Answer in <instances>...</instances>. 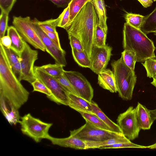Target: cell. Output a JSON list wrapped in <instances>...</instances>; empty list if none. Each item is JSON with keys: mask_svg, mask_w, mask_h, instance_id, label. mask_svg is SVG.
<instances>
[{"mask_svg": "<svg viewBox=\"0 0 156 156\" xmlns=\"http://www.w3.org/2000/svg\"><path fill=\"white\" fill-rule=\"evenodd\" d=\"M8 15L7 13L1 12L0 16V39L5 36L8 26Z\"/></svg>", "mask_w": 156, "mask_h": 156, "instance_id": "obj_38", "label": "cell"}, {"mask_svg": "<svg viewBox=\"0 0 156 156\" xmlns=\"http://www.w3.org/2000/svg\"><path fill=\"white\" fill-rule=\"evenodd\" d=\"M9 105L8 110L3 114L10 125H16L19 123L20 119L18 109L13 106Z\"/></svg>", "mask_w": 156, "mask_h": 156, "instance_id": "obj_29", "label": "cell"}, {"mask_svg": "<svg viewBox=\"0 0 156 156\" xmlns=\"http://www.w3.org/2000/svg\"><path fill=\"white\" fill-rule=\"evenodd\" d=\"M146 148V146L138 145L132 142L131 141L128 142H121L114 144L106 145L100 147L98 149H107L112 148Z\"/></svg>", "mask_w": 156, "mask_h": 156, "instance_id": "obj_34", "label": "cell"}, {"mask_svg": "<svg viewBox=\"0 0 156 156\" xmlns=\"http://www.w3.org/2000/svg\"><path fill=\"white\" fill-rule=\"evenodd\" d=\"M93 5L99 19L100 25L107 34L108 27L107 24L106 10L104 0H91L90 2Z\"/></svg>", "mask_w": 156, "mask_h": 156, "instance_id": "obj_19", "label": "cell"}, {"mask_svg": "<svg viewBox=\"0 0 156 156\" xmlns=\"http://www.w3.org/2000/svg\"><path fill=\"white\" fill-rule=\"evenodd\" d=\"M21 74L19 80L26 81L31 84L36 78L34 72V64L38 59V52L33 49L25 41L23 49L20 54Z\"/></svg>", "mask_w": 156, "mask_h": 156, "instance_id": "obj_10", "label": "cell"}, {"mask_svg": "<svg viewBox=\"0 0 156 156\" xmlns=\"http://www.w3.org/2000/svg\"><path fill=\"white\" fill-rule=\"evenodd\" d=\"M149 110L151 118L154 121L156 119V109Z\"/></svg>", "mask_w": 156, "mask_h": 156, "instance_id": "obj_46", "label": "cell"}, {"mask_svg": "<svg viewBox=\"0 0 156 156\" xmlns=\"http://www.w3.org/2000/svg\"><path fill=\"white\" fill-rule=\"evenodd\" d=\"M30 20L28 16L23 17L14 16L12 23L25 41L35 48L45 51V48L42 41L30 25Z\"/></svg>", "mask_w": 156, "mask_h": 156, "instance_id": "obj_8", "label": "cell"}, {"mask_svg": "<svg viewBox=\"0 0 156 156\" xmlns=\"http://www.w3.org/2000/svg\"><path fill=\"white\" fill-rule=\"evenodd\" d=\"M59 20L58 17L56 19H51L43 21H39L36 19L37 22L41 28L55 33L57 32L56 28L57 27Z\"/></svg>", "mask_w": 156, "mask_h": 156, "instance_id": "obj_31", "label": "cell"}, {"mask_svg": "<svg viewBox=\"0 0 156 156\" xmlns=\"http://www.w3.org/2000/svg\"><path fill=\"white\" fill-rule=\"evenodd\" d=\"M13 73L0 43V95L19 109L27 101L30 93Z\"/></svg>", "mask_w": 156, "mask_h": 156, "instance_id": "obj_1", "label": "cell"}, {"mask_svg": "<svg viewBox=\"0 0 156 156\" xmlns=\"http://www.w3.org/2000/svg\"><path fill=\"white\" fill-rule=\"evenodd\" d=\"M19 123L22 133L37 143L47 139L49 135V129L53 125L35 118L30 113L21 117Z\"/></svg>", "mask_w": 156, "mask_h": 156, "instance_id": "obj_5", "label": "cell"}, {"mask_svg": "<svg viewBox=\"0 0 156 156\" xmlns=\"http://www.w3.org/2000/svg\"><path fill=\"white\" fill-rule=\"evenodd\" d=\"M116 121L122 133L128 139L133 140L138 137L141 129L137 120L135 108L132 106L129 107L118 115Z\"/></svg>", "mask_w": 156, "mask_h": 156, "instance_id": "obj_9", "label": "cell"}, {"mask_svg": "<svg viewBox=\"0 0 156 156\" xmlns=\"http://www.w3.org/2000/svg\"><path fill=\"white\" fill-rule=\"evenodd\" d=\"M41 29L48 37L52 41L58 48L60 49H62L60 44L58 35L57 32L55 33L50 32L44 29Z\"/></svg>", "mask_w": 156, "mask_h": 156, "instance_id": "obj_41", "label": "cell"}, {"mask_svg": "<svg viewBox=\"0 0 156 156\" xmlns=\"http://www.w3.org/2000/svg\"><path fill=\"white\" fill-rule=\"evenodd\" d=\"M111 65L119 97L124 100H131L136 82L134 71L126 65L122 56L118 60H113Z\"/></svg>", "mask_w": 156, "mask_h": 156, "instance_id": "obj_4", "label": "cell"}, {"mask_svg": "<svg viewBox=\"0 0 156 156\" xmlns=\"http://www.w3.org/2000/svg\"><path fill=\"white\" fill-rule=\"evenodd\" d=\"M144 7L147 8L151 6L153 2L152 0H137Z\"/></svg>", "mask_w": 156, "mask_h": 156, "instance_id": "obj_45", "label": "cell"}, {"mask_svg": "<svg viewBox=\"0 0 156 156\" xmlns=\"http://www.w3.org/2000/svg\"><path fill=\"white\" fill-rule=\"evenodd\" d=\"M37 67L54 77L59 76L64 74V66L60 64H48Z\"/></svg>", "mask_w": 156, "mask_h": 156, "instance_id": "obj_25", "label": "cell"}, {"mask_svg": "<svg viewBox=\"0 0 156 156\" xmlns=\"http://www.w3.org/2000/svg\"><path fill=\"white\" fill-rule=\"evenodd\" d=\"M69 5L63 10L58 16L59 19L58 27L65 29L69 20Z\"/></svg>", "mask_w": 156, "mask_h": 156, "instance_id": "obj_37", "label": "cell"}, {"mask_svg": "<svg viewBox=\"0 0 156 156\" xmlns=\"http://www.w3.org/2000/svg\"><path fill=\"white\" fill-rule=\"evenodd\" d=\"M124 50H131L136 55L137 62H144L149 58H156V48L153 42L140 29L124 23L123 30Z\"/></svg>", "mask_w": 156, "mask_h": 156, "instance_id": "obj_3", "label": "cell"}, {"mask_svg": "<svg viewBox=\"0 0 156 156\" xmlns=\"http://www.w3.org/2000/svg\"><path fill=\"white\" fill-rule=\"evenodd\" d=\"M7 30V35L12 41L10 48L20 54L24 48L25 41L14 26L8 27Z\"/></svg>", "mask_w": 156, "mask_h": 156, "instance_id": "obj_18", "label": "cell"}, {"mask_svg": "<svg viewBox=\"0 0 156 156\" xmlns=\"http://www.w3.org/2000/svg\"><path fill=\"white\" fill-rule=\"evenodd\" d=\"M2 45L11 68L14 64L20 61V54L10 48L5 47L2 44Z\"/></svg>", "mask_w": 156, "mask_h": 156, "instance_id": "obj_33", "label": "cell"}, {"mask_svg": "<svg viewBox=\"0 0 156 156\" xmlns=\"http://www.w3.org/2000/svg\"><path fill=\"white\" fill-rule=\"evenodd\" d=\"M47 139L50 141L54 145L75 149H86L84 141L71 135L68 137L63 138L54 137L49 135Z\"/></svg>", "mask_w": 156, "mask_h": 156, "instance_id": "obj_14", "label": "cell"}, {"mask_svg": "<svg viewBox=\"0 0 156 156\" xmlns=\"http://www.w3.org/2000/svg\"><path fill=\"white\" fill-rule=\"evenodd\" d=\"M0 43L7 48H10L12 41L10 37L8 35L5 36L0 39Z\"/></svg>", "mask_w": 156, "mask_h": 156, "instance_id": "obj_44", "label": "cell"}, {"mask_svg": "<svg viewBox=\"0 0 156 156\" xmlns=\"http://www.w3.org/2000/svg\"><path fill=\"white\" fill-rule=\"evenodd\" d=\"M91 0H72L69 5V20L65 30L70 26L84 5Z\"/></svg>", "mask_w": 156, "mask_h": 156, "instance_id": "obj_24", "label": "cell"}, {"mask_svg": "<svg viewBox=\"0 0 156 156\" xmlns=\"http://www.w3.org/2000/svg\"><path fill=\"white\" fill-rule=\"evenodd\" d=\"M87 122L92 125L100 128L111 131L109 127L101 120L96 114L82 111H77Z\"/></svg>", "mask_w": 156, "mask_h": 156, "instance_id": "obj_23", "label": "cell"}, {"mask_svg": "<svg viewBox=\"0 0 156 156\" xmlns=\"http://www.w3.org/2000/svg\"><path fill=\"white\" fill-rule=\"evenodd\" d=\"M154 1H156V0H154Z\"/></svg>", "mask_w": 156, "mask_h": 156, "instance_id": "obj_50", "label": "cell"}, {"mask_svg": "<svg viewBox=\"0 0 156 156\" xmlns=\"http://www.w3.org/2000/svg\"><path fill=\"white\" fill-rule=\"evenodd\" d=\"M140 30L146 34L156 32V5L151 13L144 16Z\"/></svg>", "mask_w": 156, "mask_h": 156, "instance_id": "obj_21", "label": "cell"}, {"mask_svg": "<svg viewBox=\"0 0 156 156\" xmlns=\"http://www.w3.org/2000/svg\"><path fill=\"white\" fill-rule=\"evenodd\" d=\"M34 72L36 78L40 80L49 89L51 96L49 99L58 105L68 106V91L53 77L34 67Z\"/></svg>", "mask_w": 156, "mask_h": 156, "instance_id": "obj_7", "label": "cell"}, {"mask_svg": "<svg viewBox=\"0 0 156 156\" xmlns=\"http://www.w3.org/2000/svg\"><path fill=\"white\" fill-rule=\"evenodd\" d=\"M67 95L69 99L68 106L70 107L77 111L80 110L93 113L90 102L68 92Z\"/></svg>", "mask_w": 156, "mask_h": 156, "instance_id": "obj_17", "label": "cell"}, {"mask_svg": "<svg viewBox=\"0 0 156 156\" xmlns=\"http://www.w3.org/2000/svg\"><path fill=\"white\" fill-rule=\"evenodd\" d=\"M16 0H0L1 12L9 14Z\"/></svg>", "mask_w": 156, "mask_h": 156, "instance_id": "obj_39", "label": "cell"}, {"mask_svg": "<svg viewBox=\"0 0 156 156\" xmlns=\"http://www.w3.org/2000/svg\"><path fill=\"white\" fill-rule=\"evenodd\" d=\"M135 109L137 120L140 129H149L154 121L151 116L149 110L139 102L138 103Z\"/></svg>", "mask_w": 156, "mask_h": 156, "instance_id": "obj_16", "label": "cell"}, {"mask_svg": "<svg viewBox=\"0 0 156 156\" xmlns=\"http://www.w3.org/2000/svg\"><path fill=\"white\" fill-rule=\"evenodd\" d=\"M98 75V83L101 87L112 93L117 92L112 71L106 69L101 71Z\"/></svg>", "mask_w": 156, "mask_h": 156, "instance_id": "obj_15", "label": "cell"}, {"mask_svg": "<svg viewBox=\"0 0 156 156\" xmlns=\"http://www.w3.org/2000/svg\"><path fill=\"white\" fill-rule=\"evenodd\" d=\"M142 64L146 69L147 77L153 78L156 75V58H148Z\"/></svg>", "mask_w": 156, "mask_h": 156, "instance_id": "obj_32", "label": "cell"}, {"mask_svg": "<svg viewBox=\"0 0 156 156\" xmlns=\"http://www.w3.org/2000/svg\"><path fill=\"white\" fill-rule=\"evenodd\" d=\"M144 16L139 14L127 12L124 16L126 22L132 27L140 29Z\"/></svg>", "mask_w": 156, "mask_h": 156, "instance_id": "obj_28", "label": "cell"}, {"mask_svg": "<svg viewBox=\"0 0 156 156\" xmlns=\"http://www.w3.org/2000/svg\"><path fill=\"white\" fill-rule=\"evenodd\" d=\"M70 44L72 48H74L80 51H84V49L81 41L75 36L68 34Z\"/></svg>", "mask_w": 156, "mask_h": 156, "instance_id": "obj_40", "label": "cell"}, {"mask_svg": "<svg viewBox=\"0 0 156 156\" xmlns=\"http://www.w3.org/2000/svg\"><path fill=\"white\" fill-rule=\"evenodd\" d=\"M153 78V80L151 83L156 87V75Z\"/></svg>", "mask_w": 156, "mask_h": 156, "instance_id": "obj_48", "label": "cell"}, {"mask_svg": "<svg viewBox=\"0 0 156 156\" xmlns=\"http://www.w3.org/2000/svg\"><path fill=\"white\" fill-rule=\"evenodd\" d=\"M121 54L125 64L132 70L134 71L135 65L137 62L135 53L131 50H124Z\"/></svg>", "mask_w": 156, "mask_h": 156, "instance_id": "obj_30", "label": "cell"}, {"mask_svg": "<svg viewBox=\"0 0 156 156\" xmlns=\"http://www.w3.org/2000/svg\"><path fill=\"white\" fill-rule=\"evenodd\" d=\"M146 148H148L150 149H156V143L152 145L147 146Z\"/></svg>", "mask_w": 156, "mask_h": 156, "instance_id": "obj_47", "label": "cell"}, {"mask_svg": "<svg viewBox=\"0 0 156 156\" xmlns=\"http://www.w3.org/2000/svg\"><path fill=\"white\" fill-rule=\"evenodd\" d=\"M72 52L74 60L79 66L90 68V60L84 51H80L72 48Z\"/></svg>", "mask_w": 156, "mask_h": 156, "instance_id": "obj_27", "label": "cell"}, {"mask_svg": "<svg viewBox=\"0 0 156 156\" xmlns=\"http://www.w3.org/2000/svg\"><path fill=\"white\" fill-rule=\"evenodd\" d=\"M58 8H66L72 0H48Z\"/></svg>", "mask_w": 156, "mask_h": 156, "instance_id": "obj_42", "label": "cell"}, {"mask_svg": "<svg viewBox=\"0 0 156 156\" xmlns=\"http://www.w3.org/2000/svg\"><path fill=\"white\" fill-rule=\"evenodd\" d=\"M70 135L85 141H100L124 136L122 133L102 129L87 122L79 128L70 130Z\"/></svg>", "mask_w": 156, "mask_h": 156, "instance_id": "obj_6", "label": "cell"}, {"mask_svg": "<svg viewBox=\"0 0 156 156\" xmlns=\"http://www.w3.org/2000/svg\"><path fill=\"white\" fill-rule=\"evenodd\" d=\"M36 19L30 20V25L41 39L45 46L46 51L53 58L55 63L65 66L67 65L65 51L58 48L48 37L38 25Z\"/></svg>", "mask_w": 156, "mask_h": 156, "instance_id": "obj_11", "label": "cell"}, {"mask_svg": "<svg viewBox=\"0 0 156 156\" xmlns=\"http://www.w3.org/2000/svg\"><path fill=\"white\" fill-rule=\"evenodd\" d=\"M154 34L155 35H156V33H154Z\"/></svg>", "mask_w": 156, "mask_h": 156, "instance_id": "obj_49", "label": "cell"}, {"mask_svg": "<svg viewBox=\"0 0 156 156\" xmlns=\"http://www.w3.org/2000/svg\"><path fill=\"white\" fill-rule=\"evenodd\" d=\"M98 20L95 8L89 2L82 9L66 30L68 34L75 36L81 41L84 51L90 59L93 46L95 27Z\"/></svg>", "mask_w": 156, "mask_h": 156, "instance_id": "obj_2", "label": "cell"}, {"mask_svg": "<svg viewBox=\"0 0 156 156\" xmlns=\"http://www.w3.org/2000/svg\"><path fill=\"white\" fill-rule=\"evenodd\" d=\"M112 48L107 45L102 47L93 45L90 58V69L98 74L106 69L112 55Z\"/></svg>", "mask_w": 156, "mask_h": 156, "instance_id": "obj_13", "label": "cell"}, {"mask_svg": "<svg viewBox=\"0 0 156 156\" xmlns=\"http://www.w3.org/2000/svg\"><path fill=\"white\" fill-rule=\"evenodd\" d=\"M11 68L14 74L19 79L21 71L20 61L14 64L11 67Z\"/></svg>", "mask_w": 156, "mask_h": 156, "instance_id": "obj_43", "label": "cell"}, {"mask_svg": "<svg viewBox=\"0 0 156 156\" xmlns=\"http://www.w3.org/2000/svg\"><path fill=\"white\" fill-rule=\"evenodd\" d=\"M90 104L93 113L98 116L109 127L111 131L122 133L121 129L117 124H116L110 119L102 112L96 103L92 101L90 102Z\"/></svg>", "mask_w": 156, "mask_h": 156, "instance_id": "obj_20", "label": "cell"}, {"mask_svg": "<svg viewBox=\"0 0 156 156\" xmlns=\"http://www.w3.org/2000/svg\"><path fill=\"white\" fill-rule=\"evenodd\" d=\"M130 141V140L124 136L121 137L112 138L100 141H84L86 145V149H88L99 148L103 146Z\"/></svg>", "mask_w": 156, "mask_h": 156, "instance_id": "obj_22", "label": "cell"}, {"mask_svg": "<svg viewBox=\"0 0 156 156\" xmlns=\"http://www.w3.org/2000/svg\"><path fill=\"white\" fill-rule=\"evenodd\" d=\"M54 78L68 92L79 96L73 85L64 74Z\"/></svg>", "mask_w": 156, "mask_h": 156, "instance_id": "obj_35", "label": "cell"}, {"mask_svg": "<svg viewBox=\"0 0 156 156\" xmlns=\"http://www.w3.org/2000/svg\"><path fill=\"white\" fill-rule=\"evenodd\" d=\"M64 74L73 85L79 96L89 102L92 101L94 90L90 84L81 73L74 71H64Z\"/></svg>", "mask_w": 156, "mask_h": 156, "instance_id": "obj_12", "label": "cell"}, {"mask_svg": "<svg viewBox=\"0 0 156 156\" xmlns=\"http://www.w3.org/2000/svg\"><path fill=\"white\" fill-rule=\"evenodd\" d=\"M31 84L33 88V92L37 91L45 94L48 98L51 96L49 89L38 79L36 78Z\"/></svg>", "mask_w": 156, "mask_h": 156, "instance_id": "obj_36", "label": "cell"}, {"mask_svg": "<svg viewBox=\"0 0 156 156\" xmlns=\"http://www.w3.org/2000/svg\"><path fill=\"white\" fill-rule=\"evenodd\" d=\"M107 34L99 25L98 20L96 23L94 35L93 45L102 47L106 45Z\"/></svg>", "mask_w": 156, "mask_h": 156, "instance_id": "obj_26", "label": "cell"}]
</instances>
